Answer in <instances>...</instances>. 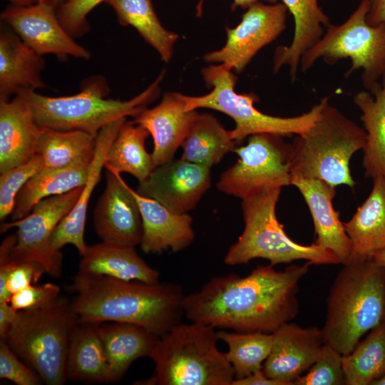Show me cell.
Masks as SVG:
<instances>
[{"instance_id": "1", "label": "cell", "mask_w": 385, "mask_h": 385, "mask_svg": "<svg viewBox=\"0 0 385 385\" xmlns=\"http://www.w3.org/2000/svg\"><path fill=\"white\" fill-rule=\"evenodd\" d=\"M310 265L307 262L277 271L270 265L258 266L245 277H214L185 295V316L215 328L273 333L297 316L299 283Z\"/></svg>"}, {"instance_id": "2", "label": "cell", "mask_w": 385, "mask_h": 385, "mask_svg": "<svg viewBox=\"0 0 385 385\" xmlns=\"http://www.w3.org/2000/svg\"><path fill=\"white\" fill-rule=\"evenodd\" d=\"M69 292L80 322L136 324L162 335L182 322L184 299L181 285L146 283L78 272Z\"/></svg>"}, {"instance_id": "3", "label": "cell", "mask_w": 385, "mask_h": 385, "mask_svg": "<svg viewBox=\"0 0 385 385\" xmlns=\"http://www.w3.org/2000/svg\"><path fill=\"white\" fill-rule=\"evenodd\" d=\"M385 321V269L371 258L349 260L336 277L321 329L324 344L342 355Z\"/></svg>"}, {"instance_id": "4", "label": "cell", "mask_w": 385, "mask_h": 385, "mask_svg": "<svg viewBox=\"0 0 385 385\" xmlns=\"http://www.w3.org/2000/svg\"><path fill=\"white\" fill-rule=\"evenodd\" d=\"M163 71L146 89L128 101L106 98L110 88L105 77L94 76L81 84L79 93L51 97L35 90H22L36 123L41 128L59 130H78L96 138L108 123L121 118L136 117L160 93Z\"/></svg>"}, {"instance_id": "5", "label": "cell", "mask_w": 385, "mask_h": 385, "mask_svg": "<svg viewBox=\"0 0 385 385\" xmlns=\"http://www.w3.org/2000/svg\"><path fill=\"white\" fill-rule=\"evenodd\" d=\"M215 327L198 322L180 323L160 339L150 356L153 374L135 385H232V367L217 345Z\"/></svg>"}, {"instance_id": "6", "label": "cell", "mask_w": 385, "mask_h": 385, "mask_svg": "<svg viewBox=\"0 0 385 385\" xmlns=\"http://www.w3.org/2000/svg\"><path fill=\"white\" fill-rule=\"evenodd\" d=\"M366 142L364 128L329 103L305 133L291 143V174L322 180L337 187L354 188L349 169L352 155Z\"/></svg>"}, {"instance_id": "7", "label": "cell", "mask_w": 385, "mask_h": 385, "mask_svg": "<svg viewBox=\"0 0 385 385\" xmlns=\"http://www.w3.org/2000/svg\"><path fill=\"white\" fill-rule=\"evenodd\" d=\"M79 322L70 298L60 294L46 304L19 311L5 341L39 376L43 384L66 381V358L74 328Z\"/></svg>"}, {"instance_id": "8", "label": "cell", "mask_w": 385, "mask_h": 385, "mask_svg": "<svg viewBox=\"0 0 385 385\" xmlns=\"http://www.w3.org/2000/svg\"><path fill=\"white\" fill-rule=\"evenodd\" d=\"M282 188H274L245 197L242 201L245 227L224 257L228 265L246 264L263 258L274 266L303 260L311 265L340 263L332 252L313 243L303 245L287 236L276 216Z\"/></svg>"}, {"instance_id": "9", "label": "cell", "mask_w": 385, "mask_h": 385, "mask_svg": "<svg viewBox=\"0 0 385 385\" xmlns=\"http://www.w3.org/2000/svg\"><path fill=\"white\" fill-rule=\"evenodd\" d=\"M203 79L212 91L200 96H185V110L210 108L230 116L235 123L231 131L232 139L240 143L247 136L258 133H270L282 137L301 135L307 132L318 118L329 100L325 97L310 111L294 117H277L258 111L254 103L255 94H240L235 92L237 78L232 70L225 64L210 66L202 70Z\"/></svg>"}, {"instance_id": "10", "label": "cell", "mask_w": 385, "mask_h": 385, "mask_svg": "<svg viewBox=\"0 0 385 385\" xmlns=\"http://www.w3.org/2000/svg\"><path fill=\"white\" fill-rule=\"evenodd\" d=\"M369 9V0H361L345 21L330 24L319 41L302 56V71L310 69L319 58L334 65L348 58L351 64L345 76L362 69L363 86L372 93L385 74V23L369 25L366 21Z\"/></svg>"}, {"instance_id": "11", "label": "cell", "mask_w": 385, "mask_h": 385, "mask_svg": "<svg viewBox=\"0 0 385 385\" xmlns=\"http://www.w3.org/2000/svg\"><path fill=\"white\" fill-rule=\"evenodd\" d=\"M282 138L270 133L250 135L246 145L234 149L239 158L221 174L217 189L242 200L290 185L291 143Z\"/></svg>"}, {"instance_id": "12", "label": "cell", "mask_w": 385, "mask_h": 385, "mask_svg": "<svg viewBox=\"0 0 385 385\" xmlns=\"http://www.w3.org/2000/svg\"><path fill=\"white\" fill-rule=\"evenodd\" d=\"M82 188L44 198L26 217L1 224V233L17 227L9 260L37 262L47 274L59 277L62 274L63 254L52 247L51 236L56 226L76 203Z\"/></svg>"}, {"instance_id": "13", "label": "cell", "mask_w": 385, "mask_h": 385, "mask_svg": "<svg viewBox=\"0 0 385 385\" xmlns=\"http://www.w3.org/2000/svg\"><path fill=\"white\" fill-rule=\"evenodd\" d=\"M288 10L282 2L258 1L247 9L235 28L227 27V40L219 50L206 53L207 63L225 64L241 73L257 53L277 38L286 29Z\"/></svg>"}, {"instance_id": "14", "label": "cell", "mask_w": 385, "mask_h": 385, "mask_svg": "<svg viewBox=\"0 0 385 385\" xmlns=\"http://www.w3.org/2000/svg\"><path fill=\"white\" fill-rule=\"evenodd\" d=\"M1 21L38 54L68 56L88 59L91 53L75 41L60 23L56 6L37 1L27 6L13 5L1 14Z\"/></svg>"}, {"instance_id": "15", "label": "cell", "mask_w": 385, "mask_h": 385, "mask_svg": "<svg viewBox=\"0 0 385 385\" xmlns=\"http://www.w3.org/2000/svg\"><path fill=\"white\" fill-rule=\"evenodd\" d=\"M210 183V168L173 158L155 167L139 183L136 192L173 212L185 214L196 207Z\"/></svg>"}, {"instance_id": "16", "label": "cell", "mask_w": 385, "mask_h": 385, "mask_svg": "<svg viewBox=\"0 0 385 385\" xmlns=\"http://www.w3.org/2000/svg\"><path fill=\"white\" fill-rule=\"evenodd\" d=\"M106 188L93 210V227L103 242L140 245L142 218L135 197L120 173L106 169Z\"/></svg>"}, {"instance_id": "17", "label": "cell", "mask_w": 385, "mask_h": 385, "mask_svg": "<svg viewBox=\"0 0 385 385\" xmlns=\"http://www.w3.org/2000/svg\"><path fill=\"white\" fill-rule=\"evenodd\" d=\"M272 334V347L262 369L271 379L294 384L320 355L324 344L321 329L287 322Z\"/></svg>"}, {"instance_id": "18", "label": "cell", "mask_w": 385, "mask_h": 385, "mask_svg": "<svg viewBox=\"0 0 385 385\" xmlns=\"http://www.w3.org/2000/svg\"><path fill=\"white\" fill-rule=\"evenodd\" d=\"M197 113L196 110H185L184 95L168 92L156 106L145 108L135 117L133 122L153 137L151 155L155 168L173 159Z\"/></svg>"}, {"instance_id": "19", "label": "cell", "mask_w": 385, "mask_h": 385, "mask_svg": "<svg viewBox=\"0 0 385 385\" xmlns=\"http://www.w3.org/2000/svg\"><path fill=\"white\" fill-rule=\"evenodd\" d=\"M290 185L303 196L311 212L317 235L315 244L337 255L346 264L351 255V241L339 212L332 205L335 187L317 178L291 174Z\"/></svg>"}, {"instance_id": "20", "label": "cell", "mask_w": 385, "mask_h": 385, "mask_svg": "<svg viewBox=\"0 0 385 385\" xmlns=\"http://www.w3.org/2000/svg\"><path fill=\"white\" fill-rule=\"evenodd\" d=\"M125 121L126 118L112 121L103 126L96 135L88 179L76 203L56 226L51 236V242L54 249L61 250L65 245H72L81 256L86 252L88 245L84 240V231L88 202L101 179L108 150Z\"/></svg>"}, {"instance_id": "21", "label": "cell", "mask_w": 385, "mask_h": 385, "mask_svg": "<svg viewBox=\"0 0 385 385\" xmlns=\"http://www.w3.org/2000/svg\"><path fill=\"white\" fill-rule=\"evenodd\" d=\"M42 130L21 96L0 100V173L26 163L36 153Z\"/></svg>"}, {"instance_id": "22", "label": "cell", "mask_w": 385, "mask_h": 385, "mask_svg": "<svg viewBox=\"0 0 385 385\" xmlns=\"http://www.w3.org/2000/svg\"><path fill=\"white\" fill-rule=\"evenodd\" d=\"M142 218L143 232L140 242L145 253L170 250L182 251L193 242L192 218L188 213L169 210L158 201L139 195L133 190Z\"/></svg>"}, {"instance_id": "23", "label": "cell", "mask_w": 385, "mask_h": 385, "mask_svg": "<svg viewBox=\"0 0 385 385\" xmlns=\"http://www.w3.org/2000/svg\"><path fill=\"white\" fill-rule=\"evenodd\" d=\"M43 67V56L13 31H1L0 100H9L22 90L44 88L41 78Z\"/></svg>"}, {"instance_id": "24", "label": "cell", "mask_w": 385, "mask_h": 385, "mask_svg": "<svg viewBox=\"0 0 385 385\" xmlns=\"http://www.w3.org/2000/svg\"><path fill=\"white\" fill-rule=\"evenodd\" d=\"M320 0H281L292 15L294 35L289 46L277 47L274 55L273 71L289 67L292 82L296 80L302 56L315 45L324 34V28L331 23L319 6Z\"/></svg>"}, {"instance_id": "25", "label": "cell", "mask_w": 385, "mask_h": 385, "mask_svg": "<svg viewBox=\"0 0 385 385\" xmlns=\"http://www.w3.org/2000/svg\"><path fill=\"white\" fill-rule=\"evenodd\" d=\"M109 366V383L120 381L130 365L150 357L160 335L133 324L105 322L98 324Z\"/></svg>"}, {"instance_id": "26", "label": "cell", "mask_w": 385, "mask_h": 385, "mask_svg": "<svg viewBox=\"0 0 385 385\" xmlns=\"http://www.w3.org/2000/svg\"><path fill=\"white\" fill-rule=\"evenodd\" d=\"M78 272L146 283L158 282L160 278V272L148 265L134 247L103 241L88 245Z\"/></svg>"}, {"instance_id": "27", "label": "cell", "mask_w": 385, "mask_h": 385, "mask_svg": "<svg viewBox=\"0 0 385 385\" xmlns=\"http://www.w3.org/2000/svg\"><path fill=\"white\" fill-rule=\"evenodd\" d=\"M343 223L351 241L349 260L371 258L374 253L385 248L384 179L373 180L366 200L352 217Z\"/></svg>"}, {"instance_id": "28", "label": "cell", "mask_w": 385, "mask_h": 385, "mask_svg": "<svg viewBox=\"0 0 385 385\" xmlns=\"http://www.w3.org/2000/svg\"><path fill=\"white\" fill-rule=\"evenodd\" d=\"M91 160L82 159L63 167L42 168L19 192L11 215V220L26 217L44 198L83 186L88 177Z\"/></svg>"}, {"instance_id": "29", "label": "cell", "mask_w": 385, "mask_h": 385, "mask_svg": "<svg viewBox=\"0 0 385 385\" xmlns=\"http://www.w3.org/2000/svg\"><path fill=\"white\" fill-rule=\"evenodd\" d=\"M98 324L79 322L74 328L66 358L67 381L109 383V366Z\"/></svg>"}, {"instance_id": "30", "label": "cell", "mask_w": 385, "mask_h": 385, "mask_svg": "<svg viewBox=\"0 0 385 385\" xmlns=\"http://www.w3.org/2000/svg\"><path fill=\"white\" fill-rule=\"evenodd\" d=\"M381 80L372 93L362 91L353 98L361 112L360 118L366 133L363 148L364 175L373 180H385V74Z\"/></svg>"}, {"instance_id": "31", "label": "cell", "mask_w": 385, "mask_h": 385, "mask_svg": "<svg viewBox=\"0 0 385 385\" xmlns=\"http://www.w3.org/2000/svg\"><path fill=\"white\" fill-rule=\"evenodd\" d=\"M235 144L231 131L213 115L197 113L181 144V158L210 168L234 151Z\"/></svg>"}, {"instance_id": "32", "label": "cell", "mask_w": 385, "mask_h": 385, "mask_svg": "<svg viewBox=\"0 0 385 385\" xmlns=\"http://www.w3.org/2000/svg\"><path fill=\"white\" fill-rule=\"evenodd\" d=\"M106 2L113 8L121 25L135 28L158 51L162 61L170 60L179 36L163 26L151 0H106Z\"/></svg>"}, {"instance_id": "33", "label": "cell", "mask_w": 385, "mask_h": 385, "mask_svg": "<svg viewBox=\"0 0 385 385\" xmlns=\"http://www.w3.org/2000/svg\"><path fill=\"white\" fill-rule=\"evenodd\" d=\"M149 134L142 125L125 121L108 150L105 168L130 173L139 183L145 180L155 168L152 155L145 147Z\"/></svg>"}, {"instance_id": "34", "label": "cell", "mask_w": 385, "mask_h": 385, "mask_svg": "<svg viewBox=\"0 0 385 385\" xmlns=\"http://www.w3.org/2000/svg\"><path fill=\"white\" fill-rule=\"evenodd\" d=\"M342 366L346 385H371L385 372V321L342 355Z\"/></svg>"}, {"instance_id": "35", "label": "cell", "mask_w": 385, "mask_h": 385, "mask_svg": "<svg viewBox=\"0 0 385 385\" xmlns=\"http://www.w3.org/2000/svg\"><path fill=\"white\" fill-rule=\"evenodd\" d=\"M96 138L78 130H59L43 128L36 146L44 167L59 168L82 159H92Z\"/></svg>"}, {"instance_id": "36", "label": "cell", "mask_w": 385, "mask_h": 385, "mask_svg": "<svg viewBox=\"0 0 385 385\" xmlns=\"http://www.w3.org/2000/svg\"><path fill=\"white\" fill-rule=\"evenodd\" d=\"M217 335L219 340L228 346L225 354L232 367L235 379L262 369L272 347V333L219 331Z\"/></svg>"}, {"instance_id": "37", "label": "cell", "mask_w": 385, "mask_h": 385, "mask_svg": "<svg viewBox=\"0 0 385 385\" xmlns=\"http://www.w3.org/2000/svg\"><path fill=\"white\" fill-rule=\"evenodd\" d=\"M44 168L42 157L36 153L29 161L8 170L0 175V220L4 221L11 215L16 197L36 173Z\"/></svg>"}, {"instance_id": "38", "label": "cell", "mask_w": 385, "mask_h": 385, "mask_svg": "<svg viewBox=\"0 0 385 385\" xmlns=\"http://www.w3.org/2000/svg\"><path fill=\"white\" fill-rule=\"evenodd\" d=\"M296 385L345 384L342 355L331 346L324 344L315 363L308 372L301 376Z\"/></svg>"}, {"instance_id": "39", "label": "cell", "mask_w": 385, "mask_h": 385, "mask_svg": "<svg viewBox=\"0 0 385 385\" xmlns=\"http://www.w3.org/2000/svg\"><path fill=\"white\" fill-rule=\"evenodd\" d=\"M106 0H67L58 6V19L73 37H79L89 30L88 14L99 4Z\"/></svg>"}, {"instance_id": "40", "label": "cell", "mask_w": 385, "mask_h": 385, "mask_svg": "<svg viewBox=\"0 0 385 385\" xmlns=\"http://www.w3.org/2000/svg\"><path fill=\"white\" fill-rule=\"evenodd\" d=\"M0 378L17 385H39L43 383L37 373L3 340H0Z\"/></svg>"}, {"instance_id": "41", "label": "cell", "mask_w": 385, "mask_h": 385, "mask_svg": "<svg viewBox=\"0 0 385 385\" xmlns=\"http://www.w3.org/2000/svg\"><path fill=\"white\" fill-rule=\"evenodd\" d=\"M61 294L60 287L52 282L31 284L11 294L9 303L16 310L42 306Z\"/></svg>"}, {"instance_id": "42", "label": "cell", "mask_w": 385, "mask_h": 385, "mask_svg": "<svg viewBox=\"0 0 385 385\" xmlns=\"http://www.w3.org/2000/svg\"><path fill=\"white\" fill-rule=\"evenodd\" d=\"M44 273H46L44 268L37 262H16L7 279L6 289L11 295L29 285L37 283Z\"/></svg>"}, {"instance_id": "43", "label": "cell", "mask_w": 385, "mask_h": 385, "mask_svg": "<svg viewBox=\"0 0 385 385\" xmlns=\"http://www.w3.org/2000/svg\"><path fill=\"white\" fill-rule=\"evenodd\" d=\"M19 318V311L9 302L0 303V340H5Z\"/></svg>"}, {"instance_id": "44", "label": "cell", "mask_w": 385, "mask_h": 385, "mask_svg": "<svg viewBox=\"0 0 385 385\" xmlns=\"http://www.w3.org/2000/svg\"><path fill=\"white\" fill-rule=\"evenodd\" d=\"M232 385H286L284 382L268 377L262 369L244 378L234 379Z\"/></svg>"}, {"instance_id": "45", "label": "cell", "mask_w": 385, "mask_h": 385, "mask_svg": "<svg viewBox=\"0 0 385 385\" xmlns=\"http://www.w3.org/2000/svg\"><path fill=\"white\" fill-rule=\"evenodd\" d=\"M370 9L366 21L369 25L385 23V0H369Z\"/></svg>"}, {"instance_id": "46", "label": "cell", "mask_w": 385, "mask_h": 385, "mask_svg": "<svg viewBox=\"0 0 385 385\" xmlns=\"http://www.w3.org/2000/svg\"><path fill=\"white\" fill-rule=\"evenodd\" d=\"M233 4L232 5V10L235 9L237 7H240L244 9H247L253 4L258 1H265L269 4H274L278 2V0H232ZM204 0H199L197 6H196V14L197 16H200L202 13V6H203Z\"/></svg>"}, {"instance_id": "47", "label": "cell", "mask_w": 385, "mask_h": 385, "mask_svg": "<svg viewBox=\"0 0 385 385\" xmlns=\"http://www.w3.org/2000/svg\"><path fill=\"white\" fill-rule=\"evenodd\" d=\"M371 259L385 269V248L374 253Z\"/></svg>"}, {"instance_id": "48", "label": "cell", "mask_w": 385, "mask_h": 385, "mask_svg": "<svg viewBox=\"0 0 385 385\" xmlns=\"http://www.w3.org/2000/svg\"><path fill=\"white\" fill-rule=\"evenodd\" d=\"M12 4V5L16 6H27L35 4L37 2V0H6Z\"/></svg>"}, {"instance_id": "49", "label": "cell", "mask_w": 385, "mask_h": 385, "mask_svg": "<svg viewBox=\"0 0 385 385\" xmlns=\"http://www.w3.org/2000/svg\"><path fill=\"white\" fill-rule=\"evenodd\" d=\"M40 1L49 3L56 7L67 0H37V1Z\"/></svg>"}, {"instance_id": "50", "label": "cell", "mask_w": 385, "mask_h": 385, "mask_svg": "<svg viewBox=\"0 0 385 385\" xmlns=\"http://www.w3.org/2000/svg\"><path fill=\"white\" fill-rule=\"evenodd\" d=\"M371 385H385V372L379 378L373 381Z\"/></svg>"}]
</instances>
